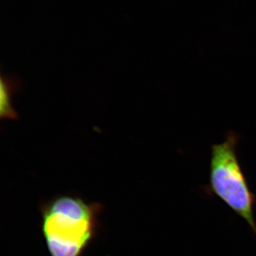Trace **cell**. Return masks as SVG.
Instances as JSON below:
<instances>
[{
	"mask_svg": "<svg viewBox=\"0 0 256 256\" xmlns=\"http://www.w3.org/2000/svg\"><path fill=\"white\" fill-rule=\"evenodd\" d=\"M22 87V82L16 75L4 76L0 78V118L2 120L18 119L12 106V98Z\"/></svg>",
	"mask_w": 256,
	"mask_h": 256,
	"instance_id": "3957f363",
	"label": "cell"
},
{
	"mask_svg": "<svg viewBox=\"0 0 256 256\" xmlns=\"http://www.w3.org/2000/svg\"><path fill=\"white\" fill-rule=\"evenodd\" d=\"M102 205L60 194L42 204L41 232L50 256H82L97 235Z\"/></svg>",
	"mask_w": 256,
	"mask_h": 256,
	"instance_id": "6da1fadb",
	"label": "cell"
},
{
	"mask_svg": "<svg viewBox=\"0 0 256 256\" xmlns=\"http://www.w3.org/2000/svg\"><path fill=\"white\" fill-rule=\"evenodd\" d=\"M237 142V136L230 133L223 142L212 146L210 188L214 194L247 222L256 236L254 214L256 196L239 163Z\"/></svg>",
	"mask_w": 256,
	"mask_h": 256,
	"instance_id": "7a4b0ae2",
	"label": "cell"
}]
</instances>
